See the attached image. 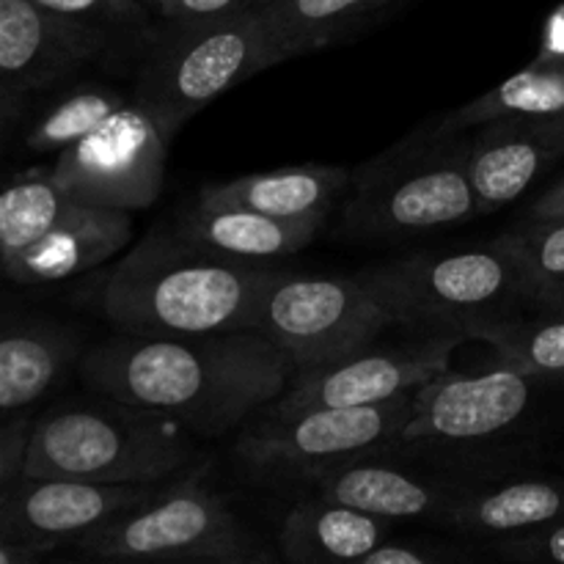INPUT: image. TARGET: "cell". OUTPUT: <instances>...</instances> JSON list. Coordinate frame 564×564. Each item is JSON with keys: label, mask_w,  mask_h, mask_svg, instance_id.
<instances>
[{"label": "cell", "mask_w": 564, "mask_h": 564, "mask_svg": "<svg viewBox=\"0 0 564 564\" xmlns=\"http://www.w3.org/2000/svg\"><path fill=\"white\" fill-rule=\"evenodd\" d=\"M77 372L99 397L165 413L193 435L215 438L273 405L297 369L270 336L242 328L196 336L121 330L86 350Z\"/></svg>", "instance_id": "1"}, {"label": "cell", "mask_w": 564, "mask_h": 564, "mask_svg": "<svg viewBox=\"0 0 564 564\" xmlns=\"http://www.w3.org/2000/svg\"><path fill=\"white\" fill-rule=\"evenodd\" d=\"M275 273L204 251L176 229H152L102 275L94 303L124 334H226L257 328Z\"/></svg>", "instance_id": "2"}, {"label": "cell", "mask_w": 564, "mask_h": 564, "mask_svg": "<svg viewBox=\"0 0 564 564\" xmlns=\"http://www.w3.org/2000/svg\"><path fill=\"white\" fill-rule=\"evenodd\" d=\"M549 380L496 361L485 372L435 375L413 394L397 449L496 479L516 474L518 441L529 433Z\"/></svg>", "instance_id": "3"}, {"label": "cell", "mask_w": 564, "mask_h": 564, "mask_svg": "<svg viewBox=\"0 0 564 564\" xmlns=\"http://www.w3.org/2000/svg\"><path fill=\"white\" fill-rule=\"evenodd\" d=\"M196 457L193 433L165 413L116 397L72 402L33 419L25 477L108 485L165 482Z\"/></svg>", "instance_id": "4"}, {"label": "cell", "mask_w": 564, "mask_h": 564, "mask_svg": "<svg viewBox=\"0 0 564 564\" xmlns=\"http://www.w3.org/2000/svg\"><path fill=\"white\" fill-rule=\"evenodd\" d=\"M471 135L422 127L352 174L341 204L347 235L405 240L471 220Z\"/></svg>", "instance_id": "5"}, {"label": "cell", "mask_w": 564, "mask_h": 564, "mask_svg": "<svg viewBox=\"0 0 564 564\" xmlns=\"http://www.w3.org/2000/svg\"><path fill=\"white\" fill-rule=\"evenodd\" d=\"M361 284L400 325L424 334H463L529 314L516 259L499 246L446 253H419L358 273Z\"/></svg>", "instance_id": "6"}, {"label": "cell", "mask_w": 564, "mask_h": 564, "mask_svg": "<svg viewBox=\"0 0 564 564\" xmlns=\"http://www.w3.org/2000/svg\"><path fill=\"white\" fill-rule=\"evenodd\" d=\"M72 549L77 560L86 562L264 564L275 560L235 516L226 496L209 488L204 468L174 479L152 501L83 534Z\"/></svg>", "instance_id": "7"}, {"label": "cell", "mask_w": 564, "mask_h": 564, "mask_svg": "<svg viewBox=\"0 0 564 564\" xmlns=\"http://www.w3.org/2000/svg\"><path fill=\"white\" fill-rule=\"evenodd\" d=\"M281 64L262 9L169 22L138 75L135 97L174 138L198 110L268 66Z\"/></svg>", "instance_id": "8"}, {"label": "cell", "mask_w": 564, "mask_h": 564, "mask_svg": "<svg viewBox=\"0 0 564 564\" xmlns=\"http://www.w3.org/2000/svg\"><path fill=\"white\" fill-rule=\"evenodd\" d=\"M416 389L361 408L259 411L237 435L235 455L259 482L312 485L325 471L400 446Z\"/></svg>", "instance_id": "9"}, {"label": "cell", "mask_w": 564, "mask_h": 564, "mask_svg": "<svg viewBox=\"0 0 564 564\" xmlns=\"http://www.w3.org/2000/svg\"><path fill=\"white\" fill-rule=\"evenodd\" d=\"M394 323L358 275L275 273L262 295L257 330L292 358L297 372H308L372 345Z\"/></svg>", "instance_id": "10"}, {"label": "cell", "mask_w": 564, "mask_h": 564, "mask_svg": "<svg viewBox=\"0 0 564 564\" xmlns=\"http://www.w3.org/2000/svg\"><path fill=\"white\" fill-rule=\"evenodd\" d=\"M171 138L138 99L121 105L97 130L61 149L50 169L69 198L138 213L158 202Z\"/></svg>", "instance_id": "11"}, {"label": "cell", "mask_w": 564, "mask_h": 564, "mask_svg": "<svg viewBox=\"0 0 564 564\" xmlns=\"http://www.w3.org/2000/svg\"><path fill=\"white\" fill-rule=\"evenodd\" d=\"M466 339L463 334H424L422 339L391 347H375L372 341L339 361L295 372L290 389L270 408L303 411L389 402L452 369V356Z\"/></svg>", "instance_id": "12"}, {"label": "cell", "mask_w": 564, "mask_h": 564, "mask_svg": "<svg viewBox=\"0 0 564 564\" xmlns=\"http://www.w3.org/2000/svg\"><path fill=\"white\" fill-rule=\"evenodd\" d=\"M479 482L488 479L441 466L411 452L391 449L330 468L308 488L312 494L386 521H424L441 527L452 507Z\"/></svg>", "instance_id": "13"}, {"label": "cell", "mask_w": 564, "mask_h": 564, "mask_svg": "<svg viewBox=\"0 0 564 564\" xmlns=\"http://www.w3.org/2000/svg\"><path fill=\"white\" fill-rule=\"evenodd\" d=\"M108 28L55 14L36 0H0V108L3 124L22 113V102L72 72L86 66L108 47Z\"/></svg>", "instance_id": "14"}, {"label": "cell", "mask_w": 564, "mask_h": 564, "mask_svg": "<svg viewBox=\"0 0 564 564\" xmlns=\"http://www.w3.org/2000/svg\"><path fill=\"white\" fill-rule=\"evenodd\" d=\"M165 482L108 485L86 479L20 477L0 490V538L72 545L110 518L163 494Z\"/></svg>", "instance_id": "15"}, {"label": "cell", "mask_w": 564, "mask_h": 564, "mask_svg": "<svg viewBox=\"0 0 564 564\" xmlns=\"http://www.w3.org/2000/svg\"><path fill=\"white\" fill-rule=\"evenodd\" d=\"M564 154V116H507L471 135V182L477 213L516 202Z\"/></svg>", "instance_id": "16"}, {"label": "cell", "mask_w": 564, "mask_h": 564, "mask_svg": "<svg viewBox=\"0 0 564 564\" xmlns=\"http://www.w3.org/2000/svg\"><path fill=\"white\" fill-rule=\"evenodd\" d=\"M132 240V213L72 198L58 224L22 251L3 257L14 284H55L110 262Z\"/></svg>", "instance_id": "17"}, {"label": "cell", "mask_w": 564, "mask_h": 564, "mask_svg": "<svg viewBox=\"0 0 564 564\" xmlns=\"http://www.w3.org/2000/svg\"><path fill=\"white\" fill-rule=\"evenodd\" d=\"M323 220H292L237 204H193L174 229L193 246L235 262H268L292 257L317 237Z\"/></svg>", "instance_id": "18"}, {"label": "cell", "mask_w": 564, "mask_h": 564, "mask_svg": "<svg viewBox=\"0 0 564 564\" xmlns=\"http://www.w3.org/2000/svg\"><path fill=\"white\" fill-rule=\"evenodd\" d=\"M560 521H564V477L505 474L468 490L441 527L499 540Z\"/></svg>", "instance_id": "19"}, {"label": "cell", "mask_w": 564, "mask_h": 564, "mask_svg": "<svg viewBox=\"0 0 564 564\" xmlns=\"http://www.w3.org/2000/svg\"><path fill=\"white\" fill-rule=\"evenodd\" d=\"M86 356L75 328L55 319H20L0 339V411L22 413Z\"/></svg>", "instance_id": "20"}, {"label": "cell", "mask_w": 564, "mask_h": 564, "mask_svg": "<svg viewBox=\"0 0 564 564\" xmlns=\"http://www.w3.org/2000/svg\"><path fill=\"white\" fill-rule=\"evenodd\" d=\"M386 518L312 494L295 501L279 529V554L295 564L364 562L389 534Z\"/></svg>", "instance_id": "21"}, {"label": "cell", "mask_w": 564, "mask_h": 564, "mask_svg": "<svg viewBox=\"0 0 564 564\" xmlns=\"http://www.w3.org/2000/svg\"><path fill=\"white\" fill-rule=\"evenodd\" d=\"M352 174L339 165H286L262 174L237 176L224 185H209L198 193V202L237 204L275 218L323 220L350 191Z\"/></svg>", "instance_id": "22"}, {"label": "cell", "mask_w": 564, "mask_h": 564, "mask_svg": "<svg viewBox=\"0 0 564 564\" xmlns=\"http://www.w3.org/2000/svg\"><path fill=\"white\" fill-rule=\"evenodd\" d=\"M507 116H564V64L534 58L527 69L438 121L446 132L477 130Z\"/></svg>", "instance_id": "23"}, {"label": "cell", "mask_w": 564, "mask_h": 564, "mask_svg": "<svg viewBox=\"0 0 564 564\" xmlns=\"http://www.w3.org/2000/svg\"><path fill=\"white\" fill-rule=\"evenodd\" d=\"M516 259L527 290L529 312H564V218L523 220L516 229L496 237Z\"/></svg>", "instance_id": "24"}, {"label": "cell", "mask_w": 564, "mask_h": 564, "mask_svg": "<svg viewBox=\"0 0 564 564\" xmlns=\"http://www.w3.org/2000/svg\"><path fill=\"white\" fill-rule=\"evenodd\" d=\"M391 0H270L262 9L281 61L297 58Z\"/></svg>", "instance_id": "25"}, {"label": "cell", "mask_w": 564, "mask_h": 564, "mask_svg": "<svg viewBox=\"0 0 564 564\" xmlns=\"http://www.w3.org/2000/svg\"><path fill=\"white\" fill-rule=\"evenodd\" d=\"M474 339L494 347L499 364L538 375L551 386H564V312H529L523 317L490 325Z\"/></svg>", "instance_id": "26"}, {"label": "cell", "mask_w": 564, "mask_h": 564, "mask_svg": "<svg viewBox=\"0 0 564 564\" xmlns=\"http://www.w3.org/2000/svg\"><path fill=\"white\" fill-rule=\"evenodd\" d=\"M69 204L72 198L55 185L50 171L33 169L14 176L0 196V257L42 240Z\"/></svg>", "instance_id": "27"}, {"label": "cell", "mask_w": 564, "mask_h": 564, "mask_svg": "<svg viewBox=\"0 0 564 564\" xmlns=\"http://www.w3.org/2000/svg\"><path fill=\"white\" fill-rule=\"evenodd\" d=\"M124 97L108 86H80L44 110L28 132V149L33 152H61L121 108Z\"/></svg>", "instance_id": "28"}, {"label": "cell", "mask_w": 564, "mask_h": 564, "mask_svg": "<svg viewBox=\"0 0 564 564\" xmlns=\"http://www.w3.org/2000/svg\"><path fill=\"white\" fill-rule=\"evenodd\" d=\"M471 560H477V554L455 543H438V540H383L378 549L364 556L361 564H449Z\"/></svg>", "instance_id": "29"}, {"label": "cell", "mask_w": 564, "mask_h": 564, "mask_svg": "<svg viewBox=\"0 0 564 564\" xmlns=\"http://www.w3.org/2000/svg\"><path fill=\"white\" fill-rule=\"evenodd\" d=\"M44 9L55 14L75 17V20L91 22L99 28H141L147 22L138 0H36Z\"/></svg>", "instance_id": "30"}, {"label": "cell", "mask_w": 564, "mask_h": 564, "mask_svg": "<svg viewBox=\"0 0 564 564\" xmlns=\"http://www.w3.org/2000/svg\"><path fill=\"white\" fill-rule=\"evenodd\" d=\"M496 551L510 562L564 564V521L532 529V532L512 534V538H499Z\"/></svg>", "instance_id": "31"}, {"label": "cell", "mask_w": 564, "mask_h": 564, "mask_svg": "<svg viewBox=\"0 0 564 564\" xmlns=\"http://www.w3.org/2000/svg\"><path fill=\"white\" fill-rule=\"evenodd\" d=\"M33 441V419L22 413L6 416L0 427V490L11 488L20 477H25L28 452Z\"/></svg>", "instance_id": "32"}, {"label": "cell", "mask_w": 564, "mask_h": 564, "mask_svg": "<svg viewBox=\"0 0 564 564\" xmlns=\"http://www.w3.org/2000/svg\"><path fill=\"white\" fill-rule=\"evenodd\" d=\"M270 0H149L165 22H196L264 9Z\"/></svg>", "instance_id": "33"}, {"label": "cell", "mask_w": 564, "mask_h": 564, "mask_svg": "<svg viewBox=\"0 0 564 564\" xmlns=\"http://www.w3.org/2000/svg\"><path fill=\"white\" fill-rule=\"evenodd\" d=\"M64 549L53 540H3L0 538V564H36Z\"/></svg>", "instance_id": "34"}, {"label": "cell", "mask_w": 564, "mask_h": 564, "mask_svg": "<svg viewBox=\"0 0 564 564\" xmlns=\"http://www.w3.org/2000/svg\"><path fill=\"white\" fill-rule=\"evenodd\" d=\"M538 58L564 64V6L551 11V17L545 20L543 42H540Z\"/></svg>", "instance_id": "35"}, {"label": "cell", "mask_w": 564, "mask_h": 564, "mask_svg": "<svg viewBox=\"0 0 564 564\" xmlns=\"http://www.w3.org/2000/svg\"><path fill=\"white\" fill-rule=\"evenodd\" d=\"M527 218L529 220H554V218H564V176L556 182L551 191H545L543 196L534 198L532 204L527 207Z\"/></svg>", "instance_id": "36"}, {"label": "cell", "mask_w": 564, "mask_h": 564, "mask_svg": "<svg viewBox=\"0 0 564 564\" xmlns=\"http://www.w3.org/2000/svg\"><path fill=\"white\" fill-rule=\"evenodd\" d=\"M391 3H394V0H391Z\"/></svg>", "instance_id": "37"}]
</instances>
